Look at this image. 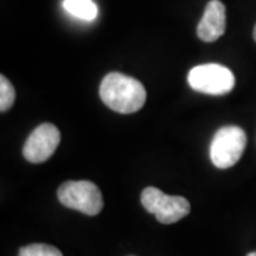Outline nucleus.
Returning <instances> with one entry per match:
<instances>
[{
	"label": "nucleus",
	"instance_id": "f257e3e1",
	"mask_svg": "<svg viewBox=\"0 0 256 256\" xmlns=\"http://www.w3.org/2000/svg\"><path fill=\"white\" fill-rule=\"evenodd\" d=\"M100 97L112 111L120 114H132L144 107L146 92L142 82L137 78L121 73H110L101 82Z\"/></svg>",
	"mask_w": 256,
	"mask_h": 256
},
{
	"label": "nucleus",
	"instance_id": "f03ea898",
	"mask_svg": "<svg viewBox=\"0 0 256 256\" xmlns=\"http://www.w3.org/2000/svg\"><path fill=\"white\" fill-rule=\"evenodd\" d=\"M246 148V134L240 127L226 126L220 128L212 138L210 156L216 168L226 170L238 162Z\"/></svg>",
	"mask_w": 256,
	"mask_h": 256
},
{
	"label": "nucleus",
	"instance_id": "7ed1b4c3",
	"mask_svg": "<svg viewBox=\"0 0 256 256\" xmlns=\"http://www.w3.org/2000/svg\"><path fill=\"white\" fill-rule=\"evenodd\" d=\"M57 196L62 205L86 215H98L104 206L100 188L92 181H67L60 185Z\"/></svg>",
	"mask_w": 256,
	"mask_h": 256
},
{
	"label": "nucleus",
	"instance_id": "20e7f679",
	"mask_svg": "<svg viewBox=\"0 0 256 256\" xmlns=\"http://www.w3.org/2000/svg\"><path fill=\"white\" fill-rule=\"evenodd\" d=\"M188 82L192 90L208 96H225L235 87V76L220 64H201L191 68Z\"/></svg>",
	"mask_w": 256,
	"mask_h": 256
},
{
	"label": "nucleus",
	"instance_id": "39448f33",
	"mask_svg": "<svg viewBox=\"0 0 256 256\" xmlns=\"http://www.w3.org/2000/svg\"><path fill=\"white\" fill-rule=\"evenodd\" d=\"M141 204L150 214L156 215L158 222L165 225L181 220L191 210L188 200L176 195H166L156 186H148L142 191Z\"/></svg>",
	"mask_w": 256,
	"mask_h": 256
},
{
	"label": "nucleus",
	"instance_id": "423d86ee",
	"mask_svg": "<svg viewBox=\"0 0 256 256\" xmlns=\"http://www.w3.org/2000/svg\"><path fill=\"white\" fill-rule=\"evenodd\" d=\"M60 140L62 136L58 128L50 122H44L28 136L23 146V156L32 164L44 162L54 154Z\"/></svg>",
	"mask_w": 256,
	"mask_h": 256
},
{
	"label": "nucleus",
	"instance_id": "0eeeda50",
	"mask_svg": "<svg viewBox=\"0 0 256 256\" xmlns=\"http://www.w3.org/2000/svg\"><path fill=\"white\" fill-rule=\"evenodd\" d=\"M226 28V12L220 0H210L206 4L204 16L196 28V34L202 42L212 43L225 34Z\"/></svg>",
	"mask_w": 256,
	"mask_h": 256
},
{
	"label": "nucleus",
	"instance_id": "6e6552de",
	"mask_svg": "<svg viewBox=\"0 0 256 256\" xmlns=\"http://www.w3.org/2000/svg\"><path fill=\"white\" fill-rule=\"evenodd\" d=\"M64 10L82 20H94L98 14V8L92 0H64Z\"/></svg>",
	"mask_w": 256,
	"mask_h": 256
},
{
	"label": "nucleus",
	"instance_id": "1a4fd4ad",
	"mask_svg": "<svg viewBox=\"0 0 256 256\" xmlns=\"http://www.w3.org/2000/svg\"><path fill=\"white\" fill-rule=\"evenodd\" d=\"M16 100V92L12 86V82L2 76L0 77V111L6 112L12 108Z\"/></svg>",
	"mask_w": 256,
	"mask_h": 256
},
{
	"label": "nucleus",
	"instance_id": "9d476101",
	"mask_svg": "<svg viewBox=\"0 0 256 256\" xmlns=\"http://www.w3.org/2000/svg\"><path fill=\"white\" fill-rule=\"evenodd\" d=\"M18 256H63V254L52 245L32 244L18 250Z\"/></svg>",
	"mask_w": 256,
	"mask_h": 256
},
{
	"label": "nucleus",
	"instance_id": "9b49d317",
	"mask_svg": "<svg viewBox=\"0 0 256 256\" xmlns=\"http://www.w3.org/2000/svg\"><path fill=\"white\" fill-rule=\"evenodd\" d=\"M246 256H256V250L255 252H250V254H248Z\"/></svg>",
	"mask_w": 256,
	"mask_h": 256
},
{
	"label": "nucleus",
	"instance_id": "f8f14e48",
	"mask_svg": "<svg viewBox=\"0 0 256 256\" xmlns=\"http://www.w3.org/2000/svg\"><path fill=\"white\" fill-rule=\"evenodd\" d=\"M254 38H255V42H256V26L255 28H254Z\"/></svg>",
	"mask_w": 256,
	"mask_h": 256
}]
</instances>
